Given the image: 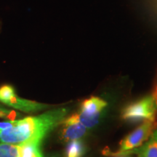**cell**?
Listing matches in <instances>:
<instances>
[{
    "label": "cell",
    "mask_w": 157,
    "mask_h": 157,
    "mask_svg": "<svg viewBox=\"0 0 157 157\" xmlns=\"http://www.w3.org/2000/svg\"><path fill=\"white\" fill-rule=\"evenodd\" d=\"M68 112L66 108L48 111L36 117L14 120L11 127L0 129V143L22 145L30 141L42 142L52 129L61 124Z\"/></svg>",
    "instance_id": "1"
},
{
    "label": "cell",
    "mask_w": 157,
    "mask_h": 157,
    "mask_svg": "<svg viewBox=\"0 0 157 157\" xmlns=\"http://www.w3.org/2000/svg\"><path fill=\"white\" fill-rule=\"evenodd\" d=\"M157 104L152 95L130 103L123 109L121 118L130 122L156 121Z\"/></svg>",
    "instance_id": "2"
},
{
    "label": "cell",
    "mask_w": 157,
    "mask_h": 157,
    "mask_svg": "<svg viewBox=\"0 0 157 157\" xmlns=\"http://www.w3.org/2000/svg\"><path fill=\"white\" fill-rule=\"evenodd\" d=\"M106 106V101L93 96L82 102L79 111L76 113L82 124L87 129L92 128L98 123L102 111Z\"/></svg>",
    "instance_id": "3"
},
{
    "label": "cell",
    "mask_w": 157,
    "mask_h": 157,
    "mask_svg": "<svg viewBox=\"0 0 157 157\" xmlns=\"http://www.w3.org/2000/svg\"><path fill=\"white\" fill-rule=\"evenodd\" d=\"M156 127V121H144L140 126L129 133L119 143V149L117 151H127L141 146L148 140Z\"/></svg>",
    "instance_id": "4"
},
{
    "label": "cell",
    "mask_w": 157,
    "mask_h": 157,
    "mask_svg": "<svg viewBox=\"0 0 157 157\" xmlns=\"http://www.w3.org/2000/svg\"><path fill=\"white\" fill-rule=\"evenodd\" d=\"M60 140L63 143L80 140L87 133V129L78 121L76 113L66 117L60 124Z\"/></svg>",
    "instance_id": "5"
},
{
    "label": "cell",
    "mask_w": 157,
    "mask_h": 157,
    "mask_svg": "<svg viewBox=\"0 0 157 157\" xmlns=\"http://www.w3.org/2000/svg\"><path fill=\"white\" fill-rule=\"evenodd\" d=\"M103 154L113 157L127 156V155L132 154H143L147 157H157V127L152 132L148 140L138 148L122 152H112L106 148L103 151Z\"/></svg>",
    "instance_id": "6"
},
{
    "label": "cell",
    "mask_w": 157,
    "mask_h": 157,
    "mask_svg": "<svg viewBox=\"0 0 157 157\" xmlns=\"http://www.w3.org/2000/svg\"><path fill=\"white\" fill-rule=\"evenodd\" d=\"M41 142L30 141L20 145L19 157H43L40 149Z\"/></svg>",
    "instance_id": "7"
},
{
    "label": "cell",
    "mask_w": 157,
    "mask_h": 157,
    "mask_svg": "<svg viewBox=\"0 0 157 157\" xmlns=\"http://www.w3.org/2000/svg\"><path fill=\"white\" fill-rule=\"evenodd\" d=\"M65 157H82L85 151L82 141L76 140L68 143Z\"/></svg>",
    "instance_id": "8"
},
{
    "label": "cell",
    "mask_w": 157,
    "mask_h": 157,
    "mask_svg": "<svg viewBox=\"0 0 157 157\" xmlns=\"http://www.w3.org/2000/svg\"><path fill=\"white\" fill-rule=\"evenodd\" d=\"M20 146L0 143V157H19Z\"/></svg>",
    "instance_id": "9"
},
{
    "label": "cell",
    "mask_w": 157,
    "mask_h": 157,
    "mask_svg": "<svg viewBox=\"0 0 157 157\" xmlns=\"http://www.w3.org/2000/svg\"><path fill=\"white\" fill-rule=\"evenodd\" d=\"M152 95L154 96L155 101H156V104H157V85L156 86V88H155L154 92V93L152 94Z\"/></svg>",
    "instance_id": "10"
},
{
    "label": "cell",
    "mask_w": 157,
    "mask_h": 157,
    "mask_svg": "<svg viewBox=\"0 0 157 157\" xmlns=\"http://www.w3.org/2000/svg\"><path fill=\"white\" fill-rule=\"evenodd\" d=\"M137 157H147V156H144V155H143V154H138L137 155Z\"/></svg>",
    "instance_id": "11"
},
{
    "label": "cell",
    "mask_w": 157,
    "mask_h": 157,
    "mask_svg": "<svg viewBox=\"0 0 157 157\" xmlns=\"http://www.w3.org/2000/svg\"><path fill=\"white\" fill-rule=\"evenodd\" d=\"M49 157H62V156H59V155H53V156H49Z\"/></svg>",
    "instance_id": "12"
},
{
    "label": "cell",
    "mask_w": 157,
    "mask_h": 157,
    "mask_svg": "<svg viewBox=\"0 0 157 157\" xmlns=\"http://www.w3.org/2000/svg\"><path fill=\"white\" fill-rule=\"evenodd\" d=\"M117 157H131L130 155H127V156H117Z\"/></svg>",
    "instance_id": "13"
}]
</instances>
